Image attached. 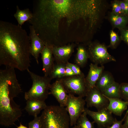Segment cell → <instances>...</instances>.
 Segmentation results:
<instances>
[{"mask_svg": "<svg viewBox=\"0 0 128 128\" xmlns=\"http://www.w3.org/2000/svg\"><path fill=\"white\" fill-rule=\"evenodd\" d=\"M83 0H37L34 1L33 17L28 21L45 44H57L62 19L72 23L85 16Z\"/></svg>", "mask_w": 128, "mask_h": 128, "instance_id": "obj_1", "label": "cell"}, {"mask_svg": "<svg viewBox=\"0 0 128 128\" xmlns=\"http://www.w3.org/2000/svg\"><path fill=\"white\" fill-rule=\"evenodd\" d=\"M30 42L21 26L0 21V65L27 70L30 66Z\"/></svg>", "mask_w": 128, "mask_h": 128, "instance_id": "obj_2", "label": "cell"}, {"mask_svg": "<svg viewBox=\"0 0 128 128\" xmlns=\"http://www.w3.org/2000/svg\"><path fill=\"white\" fill-rule=\"evenodd\" d=\"M22 92L20 85L10 80H0V124L12 125L22 115L20 106L14 98Z\"/></svg>", "mask_w": 128, "mask_h": 128, "instance_id": "obj_3", "label": "cell"}, {"mask_svg": "<svg viewBox=\"0 0 128 128\" xmlns=\"http://www.w3.org/2000/svg\"><path fill=\"white\" fill-rule=\"evenodd\" d=\"M40 117L41 128H69V117L65 107L47 106Z\"/></svg>", "mask_w": 128, "mask_h": 128, "instance_id": "obj_4", "label": "cell"}, {"mask_svg": "<svg viewBox=\"0 0 128 128\" xmlns=\"http://www.w3.org/2000/svg\"><path fill=\"white\" fill-rule=\"evenodd\" d=\"M27 71L32 81L31 88L24 94V98L26 100H35L45 101L49 94V90L52 79L49 77L41 76L30 71Z\"/></svg>", "mask_w": 128, "mask_h": 128, "instance_id": "obj_5", "label": "cell"}, {"mask_svg": "<svg viewBox=\"0 0 128 128\" xmlns=\"http://www.w3.org/2000/svg\"><path fill=\"white\" fill-rule=\"evenodd\" d=\"M61 82L68 94L85 97L87 89L84 75H75L58 79Z\"/></svg>", "mask_w": 128, "mask_h": 128, "instance_id": "obj_6", "label": "cell"}, {"mask_svg": "<svg viewBox=\"0 0 128 128\" xmlns=\"http://www.w3.org/2000/svg\"><path fill=\"white\" fill-rule=\"evenodd\" d=\"M87 45L89 59L93 63L102 65L109 62L116 61L115 58L108 53L105 45L91 42Z\"/></svg>", "mask_w": 128, "mask_h": 128, "instance_id": "obj_7", "label": "cell"}, {"mask_svg": "<svg viewBox=\"0 0 128 128\" xmlns=\"http://www.w3.org/2000/svg\"><path fill=\"white\" fill-rule=\"evenodd\" d=\"M86 104L83 97L68 94L65 107L69 117L70 126L76 124L78 119L85 111Z\"/></svg>", "mask_w": 128, "mask_h": 128, "instance_id": "obj_8", "label": "cell"}, {"mask_svg": "<svg viewBox=\"0 0 128 128\" xmlns=\"http://www.w3.org/2000/svg\"><path fill=\"white\" fill-rule=\"evenodd\" d=\"M85 100L87 108L94 107L97 111L106 108L109 101L95 87L88 91Z\"/></svg>", "mask_w": 128, "mask_h": 128, "instance_id": "obj_9", "label": "cell"}, {"mask_svg": "<svg viewBox=\"0 0 128 128\" xmlns=\"http://www.w3.org/2000/svg\"><path fill=\"white\" fill-rule=\"evenodd\" d=\"M84 111L87 115L91 117L94 122L101 128H107L113 124L115 119L112 115V113L107 108L94 111L85 108Z\"/></svg>", "mask_w": 128, "mask_h": 128, "instance_id": "obj_10", "label": "cell"}, {"mask_svg": "<svg viewBox=\"0 0 128 128\" xmlns=\"http://www.w3.org/2000/svg\"><path fill=\"white\" fill-rule=\"evenodd\" d=\"M76 45L73 43L61 46H52V49L56 63L66 64L74 51Z\"/></svg>", "mask_w": 128, "mask_h": 128, "instance_id": "obj_11", "label": "cell"}, {"mask_svg": "<svg viewBox=\"0 0 128 128\" xmlns=\"http://www.w3.org/2000/svg\"><path fill=\"white\" fill-rule=\"evenodd\" d=\"M29 29L30 54L34 57L37 64H38L39 57L44 48L45 44L36 33L32 26L30 25Z\"/></svg>", "mask_w": 128, "mask_h": 128, "instance_id": "obj_12", "label": "cell"}, {"mask_svg": "<svg viewBox=\"0 0 128 128\" xmlns=\"http://www.w3.org/2000/svg\"><path fill=\"white\" fill-rule=\"evenodd\" d=\"M41 54L42 63V71L44 76L49 77L55 64L52 46L45 44Z\"/></svg>", "mask_w": 128, "mask_h": 128, "instance_id": "obj_13", "label": "cell"}, {"mask_svg": "<svg viewBox=\"0 0 128 128\" xmlns=\"http://www.w3.org/2000/svg\"><path fill=\"white\" fill-rule=\"evenodd\" d=\"M49 94L52 95L61 106L65 107L68 95L61 81L57 80L51 84Z\"/></svg>", "mask_w": 128, "mask_h": 128, "instance_id": "obj_14", "label": "cell"}, {"mask_svg": "<svg viewBox=\"0 0 128 128\" xmlns=\"http://www.w3.org/2000/svg\"><path fill=\"white\" fill-rule=\"evenodd\" d=\"M88 74L85 80L88 91L95 86L96 83L104 71L103 65L99 66L93 63L90 64Z\"/></svg>", "mask_w": 128, "mask_h": 128, "instance_id": "obj_15", "label": "cell"}, {"mask_svg": "<svg viewBox=\"0 0 128 128\" xmlns=\"http://www.w3.org/2000/svg\"><path fill=\"white\" fill-rule=\"evenodd\" d=\"M105 97L109 101L107 109L112 113L120 116L123 112L127 109L128 102L123 100L120 98H112Z\"/></svg>", "mask_w": 128, "mask_h": 128, "instance_id": "obj_16", "label": "cell"}, {"mask_svg": "<svg viewBox=\"0 0 128 128\" xmlns=\"http://www.w3.org/2000/svg\"><path fill=\"white\" fill-rule=\"evenodd\" d=\"M25 109L29 114L34 117L37 116L41 111L47 106L44 101L35 100L27 101Z\"/></svg>", "mask_w": 128, "mask_h": 128, "instance_id": "obj_17", "label": "cell"}, {"mask_svg": "<svg viewBox=\"0 0 128 128\" xmlns=\"http://www.w3.org/2000/svg\"><path fill=\"white\" fill-rule=\"evenodd\" d=\"M115 82L111 73L104 71L96 82L95 87L102 92Z\"/></svg>", "mask_w": 128, "mask_h": 128, "instance_id": "obj_18", "label": "cell"}, {"mask_svg": "<svg viewBox=\"0 0 128 128\" xmlns=\"http://www.w3.org/2000/svg\"><path fill=\"white\" fill-rule=\"evenodd\" d=\"M89 56L87 48L82 45H79L75 59V64L80 67L82 68L86 64Z\"/></svg>", "mask_w": 128, "mask_h": 128, "instance_id": "obj_19", "label": "cell"}, {"mask_svg": "<svg viewBox=\"0 0 128 128\" xmlns=\"http://www.w3.org/2000/svg\"><path fill=\"white\" fill-rule=\"evenodd\" d=\"M16 9L14 16L17 20L18 24L22 26L25 22L32 18L33 17L32 13L28 8L21 10L18 6L17 5Z\"/></svg>", "mask_w": 128, "mask_h": 128, "instance_id": "obj_20", "label": "cell"}, {"mask_svg": "<svg viewBox=\"0 0 128 128\" xmlns=\"http://www.w3.org/2000/svg\"><path fill=\"white\" fill-rule=\"evenodd\" d=\"M110 20L114 26L120 30L125 28L128 23V16L118 15L112 12L111 14Z\"/></svg>", "mask_w": 128, "mask_h": 128, "instance_id": "obj_21", "label": "cell"}, {"mask_svg": "<svg viewBox=\"0 0 128 128\" xmlns=\"http://www.w3.org/2000/svg\"><path fill=\"white\" fill-rule=\"evenodd\" d=\"M119 87L120 84L115 82L102 93L105 96L108 98H120Z\"/></svg>", "mask_w": 128, "mask_h": 128, "instance_id": "obj_22", "label": "cell"}, {"mask_svg": "<svg viewBox=\"0 0 128 128\" xmlns=\"http://www.w3.org/2000/svg\"><path fill=\"white\" fill-rule=\"evenodd\" d=\"M66 67V64L56 63L49 77L52 80L54 78L60 79L64 77Z\"/></svg>", "mask_w": 128, "mask_h": 128, "instance_id": "obj_23", "label": "cell"}, {"mask_svg": "<svg viewBox=\"0 0 128 128\" xmlns=\"http://www.w3.org/2000/svg\"><path fill=\"white\" fill-rule=\"evenodd\" d=\"M87 115L84 111L79 118L76 124L78 128H94V122H91Z\"/></svg>", "mask_w": 128, "mask_h": 128, "instance_id": "obj_24", "label": "cell"}, {"mask_svg": "<svg viewBox=\"0 0 128 128\" xmlns=\"http://www.w3.org/2000/svg\"><path fill=\"white\" fill-rule=\"evenodd\" d=\"M119 93L120 98L128 102V83L120 84Z\"/></svg>", "mask_w": 128, "mask_h": 128, "instance_id": "obj_25", "label": "cell"}, {"mask_svg": "<svg viewBox=\"0 0 128 128\" xmlns=\"http://www.w3.org/2000/svg\"><path fill=\"white\" fill-rule=\"evenodd\" d=\"M110 42L109 47L115 49L117 46L120 39L119 38L117 34L112 30L110 32Z\"/></svg>", "mask_w": 128, "mask_h": 128, "instance_id": "obj_26", "label": "cell"}, {"mask_svg": "<svg viewBox=\"0 0 128 128\" xmlns=\"http://www.w3.org/2000/svg\"><path fill=\"white\" fill-rule=\"evenodd\" d=\"M112 13L114 14L120 16L124 15L119 4V1H114L112 4Z\"/></svg>", "mask_w": 128, "mask_h": 128, "instance_id": "obj_27", "label": "cell"}, {"mask_svg": "<svg viewBox=\"0 0 128 128\" xmlns=\"http://www.w3.org/2000/svg\"><path fill=\"white\" fill-rule=\"evenodd\" d=\"M66 65L70 68L76 75L80 76L84 75L81 70L80 67L75 64H72L68 62L66 64Z\"/></svg>", "mask_w": 128, "mask_h": 128, "instance_id": "obj_28", "label": "cell"}, {"mask_svg": "<svg viewBox=\"0 0 128 128\" xmlns=\"http://www.w3.org/2000/svg\"><path fill=\"white\" fill-rule=\"evenodd\" d=\"M28 126L29 128H41L40 116L34 117V119L29 123Z\"/></svg>", "mask_w": 128, "mask_h": 128, "instance_id": "obj_29", "label": "cell"}, {"mask_svg": "<svg viewBox=\"0 0 128 128\" xmlns=\"http://www.w3.org/2000/svg\"><path fill=\"white\" fill-rule=\"evenodd\" d=\"M119 1V4L125 15L128 17V0Z\"/></svg>", "mask_w": 128, "mask_h": 128, "instance_id": "obj_30", "label": "cell"}, {"mask_svg": "<svg viewBox=\"0 0 128 128\" xmlns=\"http://www.w3.org/2000/svg\"><path fill=\"white\" fill-rule=\"evenodd\" d=\"M125 116L120 120H118L115 118V120L113 124L107 128H123L122 123L124 120Z\"/></svg>", "mask_w": 128, "mask_h": 128, "instance_id": "obj_31", "label": "cell"}, {"mask_svg": "<svg viewBox=\"0 0 128 128\" xmlns=\"http://www.w3.org/2000/svg\"><path fill=\"white\" fill-rule=\"evenodd\" d=\"M121 31L120 39L128 45V28L125 27Z\"/></svg>", "mask_w": 128, "mask_h": 128, "instance_id": "obj_32", "label": "cell"}, {"mask_svg": "<svg viewBox=\"0 0 128 128\" xmlns=\"http://www.w3.org/2000/svg\"><path fill=\"white\" fill-rule=\"evenodd\" d=\"M76 75L72 69L66 65L65 68V77H70Z\"/></svg>", "mask_w": 128, "mask_h": 128, "instance_id": "obj_33", "label": "cell"}, {"mask_svg": "<svg viewBox=\"0 0 128 128\" xmlns=\"http://www.w3.org/2000/svg\"><path fill=\"white\" fill-rule=\"evenodd\" d=\"M124 116V122L123 124V128H128V109L126 111Z\"/></svg>", "mask_w": 128, "mask_h": 128, "instance_id": "obj_34", "label": "cell"}, {"mask_svg": "<svg viewBox=\"0 0 128 128\" xmlns=\"http://www.w3.org/2000/svg\"><path fill=\"white\" fill-rule=\"evenodd\" d=\"M17 127V128H29L23 125L21 123H20V125Z\"/></svg>", "mask_w": 128, "mask_h": 128, "instance_id": "obj_35", "label": "cell"}, {"mask_svg": "<svg viewBox=\"0 0 128 128\" xmlns=\"http://www.w3.org/2000/svg\"><path fill=\"white\" fill-rule=\"evenodd\" d=\"M71 128H78L76 125H74V126L73 127Z\"/></svg>", "mask_w": 128, "mask_h": 128, "instance_id": "obj_36", "label": "cell"}]
</instances>
